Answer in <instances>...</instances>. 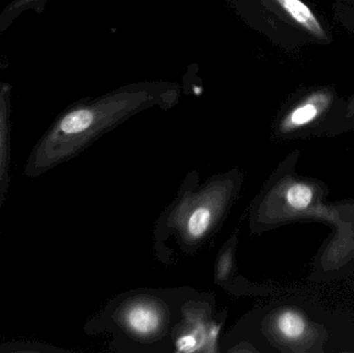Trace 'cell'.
<instances>
[{"label":"cell","mask_w":354,"mask_h":353,"mask_svg":"<svg viewBox=\"0 0 354 353\" xmlns=\"http://www.w3.org/2000/svg\"><path fill=\"white\" fill-rule=\"evenodd\" d=\"M178 89L158 84H137L64 110L31 151L25 175L35 178L82 151L97 137L137 112L155 105H171Z\"/></svg>","instance_id":"obj_1"},{"label":"cell","mask_w":354,"mask_h":353,"mask_svg":"<svg viewBox=\"0 0 354 353\" xmlns=\"http://www.w3.org/2000/svg\"><path fill=\"white\" fill-rule=\"evenodd\" d=\"M299 151L284 162L282 173L270 186L263 200L264 220L276 227L293 221L324 222L354 227V201L328 203L330 189L317 178L295 172Z\"/></svg>","instance_id":"obj_2"},{"label":"cell","mask_w":354,"mask_h":353,"mask_svg":"<svg viewBox=\"0 0 354 353\" xmlns=\"http://www.w3.org/2000/svg\"><path fill=\"white\" fill-rule=\"evenodd\" d=\"M344 99L330 85L304 88L281 110L274 133L281 140L330 137Z\"/></svg>","instance_id":"obj_3"},{"label":"cell","mask_w":354,"mask_h":353,"mask_svg":"<svg viewBox=\"0 0 354 353\" xmlns=\"http://www.w3.org/2000/svg\"><path fill=\"white\" fill-rule=\"evenodd\" d=\"M272 12L290 29L299 45L332 44L330 29L304 0H266Z\"/></svg>","instance_id":"obj_4"},{"label":"cell","mask_w":354,"mask_h":353,"mask_svg":"<svg viewBox=\"0 0 354 353\" xmlns=\"http://www.w3.org/2000/svg\"><path fill=\"white\" fill-rule=\"evenodd\" d=\"M272 325L281 343L293 346L295 352H317L313 345H322V327H318L301 309H282L274 314Z\"/></svg>","instance_id":"obj_5"},{"label":"cell","mask_w":354,"mask_h":353,"mask_svg":"<svg viewBox=\"0 0 354 353\" xmlns=\"http://www.w3.org/2000/svg\"><path fill=\"white\" fill-rule=\"evenodd\" d=\"M12 93L10 83L0 82V205L8 186Z\"/></svg>","instance_id":"obj_6"},{"label":"cell","mask_w":354,"mask_h":353,"mask_svg":"<svg viewBox=\"0 0 354 353\" xmlns=\"http://www.w3.org/2000/svg\"><path fill=\"white\" fill-rule=\"evenodd\" d=\"M162 314L151 304H137L131 307L126 314L129 329L139 336L153 335L162 325Z\"/></svg>","instance_id":"obj_7"},{"label":"cell","mask_w":354,"mask_h":353,"mask_svg":"<svg viewBox=\"0 0 354 353\" xmlns=\"http://www.w3.org/2000/svg\"><path fill=\"white\" fill-rule=\"evenodd\" d=\"M48 0H12L0 14V35L26 10H33L37 14H41L45 10Z\"/></svg>","instance_id":"obj_8"},{"label":"cell","mask_w":354,"mask_h":353,"mask_svg":"<svg viewBox=\"0 0 354 353\" xmlns=\"http://www.w3.org/2000/svg\"><path fill=\"white\" fill-rule=\"evenodd\" d=\"M212 222V211L208 207H199L187 218V234L189 238H201L207 233Z\"/></svg>","instance_id":"obj_9"},{"label":"cell","mask_w":354,"mask_h":353,"mask_svg":"<svg viewBox=\"0 0 354 353\" xmlns=\"http://www.w3.org/2000/svg\"><path fill=\"white\" fill-rule=\"evenodd\" d=\"M351 131H354V93L348 99H344L342 109L330 131V137L344 134Z\"/></svg>","instance_id":"obj_10"},{"label":"cell","mask_w":354,"mask_h":353,"mask_svg":"<svg viewBox=\"0 0 354 353\" xmlns=\"http://www.w3.org/2000/svg\"><path fill=\"white\" fill-rule=\"evenodd\" d=\"M335 8L337 19L346 28L354 29V0H337Z\"/></svg>","instance_id":"obj_11"},{"label":"cell","mask_w":354,"mask_h":353,"mask_svg":"<svg viewBox=\"0 0 354 353\" xmlns=\"http://www.w3.org/2000/svg\"><path fill=\"white\" fill-rule=\"evenodd\" d=\"M227 255L223 256L220 261V267H218V276L221 279L226 277L227 273L229 271V267H230V253H226Z\"/></svg>","instance_id":"obj_12"}]
</instances>
